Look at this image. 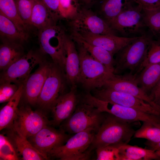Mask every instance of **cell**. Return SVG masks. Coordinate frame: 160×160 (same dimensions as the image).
I'll use <instances>...</instances> for the list:
<instances>
[{"label":"cell","instance_id":"6da1fadb","mask_svg":"<svg viewBox=\"0 0 160 160\" xmlns=\"http://www.w3.org/2000/svg\"><path fill=\"white\" fill-rule=\"evenodd\" d=\"M106 113L105 118L95 133L91 146L92 151L115 144H128L135 131L132 123Z\"/></svg>","mask_w":160,"mask_h":160},{"label":"cell","instance_id":"7a4b0ae2","mask_svg":"<svg viewBox=\"0 0 160 160\" xmlns=\"http://www.w3.org/2000/svg\"><path fill=\"white\" fill-rule=\"evenodd\" d=\"M77 44L80 60L77 86L79 85L84 92H91L103 87L113 73L95 60L81 45Z\"/></svg>","mask_w":160,"mask_h":160},{"label":"cell","instance_id":"3957f363","mask_svg":"<svg viewBox=\"0 0 160 160\" xmlns=\"http://www.w3.org/2000/svg\"><path fill=\"white\" fill-rule=\"evenodd\" d=\"M152 39L150 36L143 34L120 49L116 54L113 73L120 74L127 70L131 74L135 72L136 73L144 60Z\"/></svg>","mask_w":160,"mask_h":160},{"label":"cell","instance_id":"277c9868","mask_svg":"<svg viewBox=\"0 0 160 160\" xmlns=\"http://www.w3.org/2000/svg\"><path fill=\"white\" fill-rule=\"evenodd\" d=\"M106 113L80 100L71 116L64 121L61 129L69 134H75L89 129L96 133L104 120Z\"/></svg>","mask_w":160,"mask_h":160},{"label":"cell","instance_id":"5b68a950","mask_svg":"<svg viewBox=\"0 0 160 160\" xmlns=\"http://www.w3.org/2000/svg\"><path fill=\"white\" fill-rule=\"evenodd\" d=\"M95 131L89 129L71 136L63 145L53 149L48 157L61 160L89 159L90 149Z\"/></svg>","mask_w":160,"mask_h":160},{"label":"cell","instance_id":"8992f818","mask_svg":"<svg viewBox=\"0 0 160 160\" xmlns=\"http://www.w3.org/2000/svg\"><path fill=\"white\" fill-rule=\"evenodd\" d=\"M65 30L56 24L39 30L38 39L41 52L49 55L53 63L65 73Z\"/></svg>","mask_w":160,"mask_h":160},{"label":"cell","instance_id":"52a82bcc","mask_svg":"<svg viewBox=\"0 0 160 160\" xmlns=\"http://www.w3.org/2000/svg\"><path fill=\"white\" fill-rule=\"evenodd\" d=\"M84 101L86 103L92 105L101 112L111 114L128 122L147 121L160 124V116L111 102L100 100L95 97L90 93L86 95Z\"/></svg>","mask_w":160,"mask_h":160},{"label":"cell","instance_id":"ba28073f","mask_svg":"<svg viewBox=\"0 0 160 160\" xmlns=\"http://www.w3.org/2000/svg\"><path fill=\"white\" fill-rule=\"evenodd\" d=\"M66 81L65 74L61 68L54 63H50L49 73L36 104L44 109L50 111L57 99L66 93L65 92Z\"/></svg>","mask_w":160,"mask_h":160},{"label":"cell","instance_id":"9c48e42d","mask_svg":"<svg viewBox=\"0 0 160 160\" xmlns=\"http://www.w3.org/2000/svg\"><path fill=\"white\" fill-rule=\"evenodd\" d=\"M50 125V121L43 112L33 111L29 106H23L18 108L11 129L28 138Z\"/></svg>","mask_w":160,"mask_h":160},{"label":"cell","instance_id":"30bf717a","mask_svg":"<svg viewBox=\"0 0 160 160\" xmlns=\"http://www.w3.org/2000/svg\"><path fill=\"white\" fill-rule=\"evenodd\" d=\"M72 31L97 35H116V32L103 18L92 10L86 8L80 9L76 16L70 23Z\"/></svg>","mask_w":160,"mask_h":160},{"label":"cell","instance_id":"8fae6325","mask_svg":"<svg viewBox=\"0 0 160 160\" xmlns=\"http://www.w3.org/2000/svg\"><path fill=\"white\" fill-rule=\"evenodd\" d=\"M92 94L101 100L132 108L160 117V111L149 103L131 95L102 87L92 90Z\"/></svg>","mask_w":160,"mask_h":160},{"label":"cell","instance_id":"7c38bea8","mask_svg":"<svg viewBox=\"0 0 160 160\" xmlns=\"http://www.w3.org/2000/svg\"><path fill=\"white\" fill-rule=\"evenodd\" d=\"M43 62L40 55L30 51L2 71L0 76V82L9 81L19 85L23 84L33 68Z\"/></svg>","mask_w":160,"mask_h":160},{"label":"cell","instance_id":"4fadbf2b","mask_svg":"<svg viewBox=\"0 0 160 160\" xmlns=\"http://www.w3.org/2000/svg\"><path fill=\"white\" fill-rule=\"evenodd\" d=\"M108 24L116 32H118L124 36L141 33L146 27L143 9L138 5L122 12Z\"/></svg>","mask_w":160,"mask_h":160},{"label":"cell","instance_id":"5bb4252c","mask_svg":"<svg viewBox=\"0 0 160 160\" xmlns=\"http://www.w3.org/2000/svg\"><path fill=\"white\" fill-rule=\"evenodd\" d=\"M71 137L62 129L47 125L27 139L32 145L47 159L54 148L64 144Z\"/></svg>","mask_w":160,"mask_h":160},{"label":"cell","instance_id":"9a60e30c","mask_svg":"<svg viewBox=\"0 0 160 160\" xmlns=\"http://www.w3.org/2000/svg\"><path fill=\"white\" fill-rule=\"evenodd\" d=\"M135 77L134 75L129 73L123 75L113 73L105 81L103 87L131 95L149 103L160 111V106L139 87Z\"/></svg>","mask_w":160,"mask_h":160},{"label":"cell","instance_id":"2e32d148","mask_svg":"<svg viewBox=\"0 0 160 160\" xmlns=\"http://www.w3.org/2000/svg\"><path fill=\"white\" fill-rule=\"evenodd\" d=\"M77 88L70 89L69 92L60 96L55 102L50 110L52 115L51 125H60L73 113L80 101V94L78 93Z\"/></svg>","mask_w":160,"mask_h":160},{"label":"cell","instance_id":"e0dca14e","mask_svg":"<svg viewBox=\"0 0 160 160\" xmlns=\"http://www.w3.org/2000/svg\"><path fill=\"white\" fill-rule=\"evenodd\" d=\"M50 63L44 61L31 73L23 84V95L26 102L31 105L36 104L45 81L48 75Z\"/></svg>","mask_w":160,"mask_h":160},{"label":"cell","instance_id":"ac0fdd59","mask_svg":"<svg viewBox=\"0 0 160 160\" xmlns=\"http://www.w3.org/2000/svg\"><path fill=\"white\" fill-rule=\"evenodd\" d=\"M73 40L67 35L65 41V74L70 89L77 87L80 60L78 52Z\"/></svg>","mask_w":160,"mask_h":160},{"label":"cell","instance_id":"d6986e66","mask_svg":"<svg viewBox=\"0 0 160 160\" xmlns=\"http://www.w3.org/2000/svg\"><path fill=\"white\" fill-rule=\"evenodd\" d=\"M76 33L88 43L102 48L114 55L137 37H119L113 35Z\"/></svg>","mask_w":160,"mask_h":160},{"label":"cell","instance_id":"ffe728a7","mask_svg":"<svg viewBox=\"0 0 160 160\" xmlns=\"http://www.w3.org/2000/svg\"><path fill=\"white\" fill-rule=\"evenodd\" d=\"M10 130L8 137L13 145L17 154L20 156L22 159H47L32 145L27 138L12 129H10Z\"/></svg>","mask_w":160,"mask_h":160},{"label":"cell","instance_id":"44dd1931","mask_svg":"<svg viewBox=\"0 0 160 160\" xmlns=\"http://www.w3.org/2000/svg\"><path fill=\"white\" fill-rule=\"evenodd\" d=\"M71 37L75 42L82 46L95 60L113 73L115 60L113 54L102 48L88 43L76 32L72 31Z\"/></svg>","mask_w":160,"mask_h":160},{"label":"cell","instance_id":"7402d4cb","mask_svg":"<svg viewBox=\"0 0 160 160\" xmlns=\"http://www.w3.org/2000/svg\"><path fill=\"white\" fill-rule=\"evenodd\" d=\"M0 34L2 41L20 44L28 37L27 32L19 29L12 21L0 13Z\"/></svg>","mask_w":160,"mask_h":160},{"label":"cell","instance_id":"603a6c76","mask_svg":"<svg viewBox=\"0 0 160 160\" xmlns=\"http://www.w3.org/2000/svg\"><path fill=\"white\" fill-rule=\"evenodd\" d=\"M160 78L159 63L150 64L144 68L135 76V80L139 87L148 95Z\"/></svg>","mask_w":160,"mask_h":160},{"label":"cell","instance_id":"cb8c5ba5","mask_svg":"<svg viewBox=\"0 0 160 160\" xmlns=\"http://www.w3.org/2000/svg\"><path fill=\"white\" fill-rule=\"evenodd\" d=\"M23 84H20L14 95L0 111V130L11 129L18 109V106L23 95Z\"/></svg>","mask_w":160,"mask_h":160},{"label":"cell","instance_id":"d4e9b609","mask_svg":"<svg viewBox=\"0 0 160 160\" xmlns=\"http://www.w3.org/2000/svg\"><path fill=\"white\" fill-rule=\"evenodd\" d=\"M119 151L120 160H160L155 151L128 144H115Z\"/></svg>","mask_w":160,"mask_h":160},{"label":"cell","instance_id":"484cf974","mask_svg":"<svg viewBox=\"0 0 160 160\" xmlns=\"http://www.w3.org/2000/svg\"><path fill=\"white\" fill-rule=\"evenodd\" d=\"M21 44L2 41L0 47V69L3 71L24 55Z\"/></svg>","mask_w":160,"mask_h":160},{"label":"cell","instance_id":"4316f807","mask_svg":"<svg viewBox=\"0 0 160 160\" xmlns=\"http://www.w3.org/2000/svg\"><path fill=\"white\" fill-rule=\"evenodd\" d=\"M31 24L39 30L56 24L42 0H34Z\"/></svg>","mask_w":160,"mask_h":160},{"label":"cell","instance_id":"83f0119b","mask_svg":"<svg viewBox=\"0 0 160 160\" xmlns=\"http://www.w3.org/2000/svg\"><path fill=\"white\" fill-rule=\"evenodd\" d=\"M133 0H103L100 12L108 23L121 12L133 6Z\"/></svg>","mask_w":160,"mask_h":160},{"label":"cell","instance_id":"f1b7e54d","mask_svg":"<svg viewBox=\"0 0 160 160\" xmlns=\"http://www.w3.org/2000/svg\"><path fill=\"white\" fill-rule=\"evenodd\" d=\"M134 137L147 139L148 146L157 144L160 141V124L150 122H143L140 127L136 131Z\"/></svg>","mask_w":160,"mask_h":160},{"label":"cell","instance_id":"f546056e","mask_svg":"<svg viewBox=\"0 0 160 160\" xmlns=\"http://www.w3.org/2000/svg\"><path fill=\"white\" fill-rule=\"evenodd\" d=\"M0 13L12 21L19 29L27 32L28 27L19 15L15 0H0Z\"/></svg>","mask_w":160,"mask_h":160},{"label":"cell","instance_id":"4dcf8cb0","mask_svg":"<svg viewBox=\"0 0 160 160\" xmlns=\"http://www.w3.org/2000/svg\"><path fill=\"white\" fill-rule=\"evenodd\" d=\"M160 63V39H152L148 46L144 61L135 75L138 74L145 67L150 64Z\"/></svg>","mask_w":160,"mask_h":160},{"label":"cell","instance_id":"1f68e13d","mask_svg":"<svg viewBox=\"0 0 160 160\" xmlns=\"http://www.w3.org/2000/svg\"><path fill=\"white\" fill-rule=\"evenodd\" d=\"M144 20L146 27L153 35L157 37L160 35V9H143Z\"/></svg>","mask_w":160,"mask_h":160},{"label":"cell","instance_id":"d6a6232c","mask_svg":"<svg viewBox=\"0 0 160 160\" xmlns=\"http://www.w3.org/2000/svg\"><path fill=\"white\" fill-rule=\"evenodd\" d=\"M0 159L4 160H17L19 158L12 143L8 137L0 135Z\"/></svg>","mask_w":160,"mask_h":160},{"label":"cell","instance_id":"836d02e7","mask_svg":"<svg viewBox=\"0 0 160 160\" xmlns=\"http://www.w3.org/2000/svg\"><path fill=\"white\" fill-rule=\"evenodd\" d=\"M17 11L21 19L28 27L31 25V17L34 0H15Z\"/></svg>","mask_w":160,"mask_h":160},{"label":"cell","instance_id":"e575fe53","mask_svg":"<svg viewBox=\"0 0 160 160\" xmlns=\"http://www.w3.org/2000/svg\"><path fill=\"white\" fill-rule=\"evenodd\" d=\"M76 0H59V9L62 18L73 19L80 9Z\"/></svg>","mask_w":160,"mask_h":160},{"label":"cell","instance_id":"d590c367","mask_svg":"<svg viewBox=\"0 0 160 160\" xmlns=\"http://www.w3.org/2000/svg\"><path fill=\"white\" fill-rule=\"evenodd\" d=\"M97 160H120L119 151L115 144L95 150Z\"/></svg>","mask_w":160,"mask_h":160},{"label":"cell","instance_id":"8d00e7d4","mask_svg":"<svg viewBox=\"0 0 160 160\" xmlns=\"http://www.w3.org/2000/svg\"><path fill=\"white\" fill-rule=\"evenodd\" d=\"M19 85L9 81L0 82V103L8 102L17 92Z\"/></svg>","mask_w":160,"mask_h":160},{"label":"cell","instance_id":"74e56055","mask_svg":"<svg viewBox=\"0 0 160 160\" xmlns=\"http://www.w3.org/2000/svg\"><path fill=\"white\" fill-rule=\"evenodd\" d=\"M54 20L57 22L62 18L59 9V0H42Z\"/></svg>","mask_w":160,"mask_h":160},{"label":"cell","instance_id":"f35d334b","mask_svg":"<svg viewBox=\"0 0 160 160\" xmlns=\"http://www.w3.org/2000/svg\"><path fill=\"white\" fill-rule=\"evenodd\" d=\"M143 10H152L160 9V0H133Z\"/></svg>","mask_w":160,"mask_h":160},{"label":"cell","instance_id":"ab89813d","mask_svg":"<svg viewBox=\"0 0 160 160\" xmlns=\"http://www.w3.org/2000/svg\"><path fill=\"white\" fill-rule=\"evenodd\" d=\"M151 99L155 102L160 97V78L149 95Z\"/></svg>","mask_w":160,"mask_h":160},{"label":"cell","instance_id":"60d3db41","mask_svg":"<svg viewBox=\"0 0 160 160\" xmlns=\"http://www.w3.org/2000/svg\"><path fill=\"white\" fill-rule=\"evenodd\" d=\"M80 0L84 4L86 5L91 4L98 0Z\"/></svg>","mask_w":160,"mask_h":160},{"label":"cell","instance_id":"b9f144b4","mask_svg":"<svg viewBox=\"0 0 160 160\" xmlns=\"http://www.w3.org/2000/svg\"><path fill=\"white\" fill-rule=\"evenodd\" d=\"M150 149L155 151L156 150L160 148V141L156 144L149 146Z\"/></svg>","mask_w":160,"mask_h":160},{"label":"cell","instance_id":"7bdbcfd3","mask_svg":"<svg viewBox=\"0 0 160 160\" xmlns=\"http://www.w3.org/2000/svg\"><path fill=\"white\" fill-rule=\"evenodd\" d=\"M155 152L157 155L160 158V148L156 150L155 151Z\"/></svg>","mask_w":160,"mask_h":160},{"label":"cell","instance_id":"ee69618b","mask_svg":"<svg viewBox=\"0 0 160 160\" xmlns=\"http://www.w3.org/2000/svg\"><path fill=\"white\" fill-rule=\"evenodd\" d=\"M156 103L160 106V97L156 101Z\"/></svg>","mask_w":160,"mask_h":160},{"label":"cell","instance_id":"f6af8a7d","mask_svg":"<svg viewBox=\"0 0 160 160\" xmlns=\"http://www.w3.org/2000/svg\"><path fill=\"white\" fill-rule=\"evenodd\" d=\"M157 37L158 39H160V35Z\"/></svg>","mask_w":160,"mask_h":160},{"label":"cell","instance_id":"bcb514c9","mask_svg":"<svg viewBox=\"0 0 160 160\" xmlns=\"http://www.w3.org/2000/svg\"><path fill=\"white\" fill-rule=\"evenodd\" d=\"M77 1H79V0H77Z\"/></svg>","mask_w":160,"mask_h":160},{"label":"cell","instance_id":"7dc6e473","mask_svg":"<svg viewBox=\"0 0 160 160\" xmlns=\"http://www.w3.org/2000/svg\"></svg>","mask_w":160,"mask_h":160}]
</instances>
